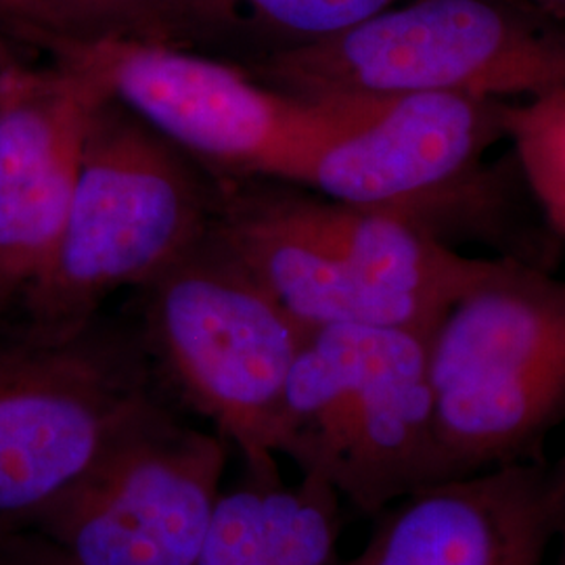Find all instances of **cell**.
Returning <instances> with one entry per match:
<instances>
[{
  "instance_id": "obj_14",
  "label": "cell",
  "mask_w": 565,
  "mask_h": 565,
  "mask_svg": "<svg viewBox=\"0 0 565 565\" xmlns=\"http://www.w3.org/2000/svg\"><path fill=\"white\" fill-rule=\"evenodd\" d=\"M505 139L546 223L565 237V86L507 103Z\"/></svg>"
},
{
  "instance_id": "obj_19",
  "label": "cell",
  "mask_w": 565,
  "mask_h": 565,
  "mask_svg": "<svg viewBox=\"0 0 565 565\" xmlns=\"http://www.w3.org/2000/svg\"><path fill=\"white\" fill-rule=\"evenodd\" d=\"M4 67H7V65H0V78H2V72H4Z\"/></svg>"
},
{
  "instance_id": "obj_21",
  "label": "cell",
  "mask_w": 565,
  "mask_h": 565,
  "mask_svg": "<svg viewBox=\"0 0 565 565\" xmlns=\"http://www.w3.org/2000/svg\"><path fill=\"white\" fill-rule=\"evenodd\" d=\"M564 23H565V21H564Z\"/></svg>"
},
{
  "instance_id": "obj_20",
  "label": "cell",
  "mask_w": 565,
  "mask_h": 565,
  "mask_svg": "<svg viewBox=\"0 0 565 565\" xmlns=\"http://www.w3.org/2000/svg\"><path fill=\"white\" fill-rule=\"evenodd\" d=\"M0 302H2V298H0Z\"/></svg>"
},
{
  "instance_id": "obj_1",
  "label": "cell",
  "mask_w": 565,
  "mask_h": 565,
  "mask_svg": "<svg viewBox=\"0 0 565 565\" xmlns=\"http://www.w3.org/2000/svg\"><path fill=\"white\" fill-rule=\"evenodd\" d=\"M243 67L302 99H532L565 86V25L525 0H403L331 39Z\"/></svg>"
},
{
  "instance_id": "obj_17",
  "label": "cell",
  "mask_w": 565,
  "mask_h": 565,
  "mask_svg": "<svg viewBox=\"0 0 565 565\" xmlns=\"http://www.w3.org/2000/svg\"><path fill=\"white\" fill-rule=\"evenodd\" d=\"M553 499H555V541L559 545L557 565H565V455L562 463L551 469Z\"/></svg>"
},
{
  "instance_id": "obj_9",
  "label": "cell",
  "mask_w": 565,
  "mask_h": 565,
  "mask_svg": "<svg viewBox=\"0 0 565 565\" xmlns=\"http://www.w3.org/2000/svg\"><path fill=\"white\" fill-rule=\"evenodd\" d=\"M333 102H340L338 124L298 184L333 202L422 223L465 191L486 151L505 139L509 102L463 95Z\"/></svg>"
},
{
  "instance_id": "obj_15",
  "label": "cell",
  "mask_w": 565,
  "mask_h": 565,
  "mask_svg": "<svg viewBox=\"0 0 565 565\" xmlns=\"http://www.w3.org/2000/svg\"><path fill=\"white\" fill-rule=\"evenodd\" d=\"M223 23L226 39L252 23L277 39L273 51L331 39L403 0H207ZM270 51V53H273Z\"/></svg>"
},
{
  "instance_id": "obj_6",
  "label": "cell",
  "mask_w": 565,
  "mask_h": 565,
  "mask_svg": "<svg viewBox=\"0 0 565 565\" xmlns=\"http://www.w3.org/2000/svg\"><path fill=\"white\" fill-rule=\"evenodd\" d=\"M446 478L511 463L565 413V281L501 260L427 335Z\"/></svg>"
},
{
  "instance_id": "obj_4",
  "label": "cell",
  "mask_w": 565,
  "mask_h": 565,
  "mask_svg": "<svg viewBox=\"0 0 565 565\" xmlns=\"http://www.w3.org/2000/svg\"><path fill=\"white\" fill-rule=\"evenodd\" d=\"M163 406L141 333L99 315L0 343V532L32 530Z\"/></svg>"
},
{
  "instance_id": "obj_2",
  "label": "cell",
  "mask_w": 565,
  "mask_h": 565,
  "mask_svg": "<svg viewBox=\"0 0 565 565\" xmlns=\"http://www.w3.org/2000/svg\"><path fill=\"white\" fill-rule=\"evenodd\" d=\"M221 202V182L109 97L90 124L55 254L23 291L32 324L84 323L118 289L158 279L212 235Z\"/></svg>"
},
{
  "instance_id": "obj_18",
  "label": "cell",
  "mask_w": 565,
  "mask_h": 565,
  "mask_svg": "<svg viewBox=\"0 0 565 565\" xmlns=\"http://www.w3.org/2000/svg\"><path fill=\"white\" fill-rule=\"evenodd\" d=\"M18 565H42L32 557V555H28L25 551H21L20 559H18Z\"/></svg>"
},
{
  "instance_id": "obj_16",
  "label": "cell",
  "mask_w": 565,
  "mask_h": 565,
  "mask_svg": "<svg viewBox=\"0 0 565 565\" xmlns=\"http://www.w3.org/2000/svg\"><path fill=\"white\" fill-rule=\"evenodd\" d=\"M0 30L18 41L42 46L51 53L60 49V42L36 0H0Z\"/></svg>"
},
{
  "instance_id": "obj_13",
  "label": "cell",
  "mask_w": 565,
  "mask_h": 565,
  "mask_svg": "<svg viewBox=\"0 0 565 565\" xmlns=\"http://www.w3.org/2000/svg\"><path fill=\"white\" fill-rule=\"evenodd\" d=\"M61 51L67 44L142 42L189 49L226 41L207 0H36ZM55 51V53H57Z\"/></svg>"
},
{
  "instance_id": "obj_10",
  "label": "cell",
  "mask_w": 565,
  "mask_h": 565,
  "mask_svg": "<svg viewBox=\"0 0 565 565\" xmlns=\"http://www.w3.org/2000/svg\"><path fill=\"white\" fill-rule=\"evenodd\" d=\"M111 97L72 51L46 70L0 78V298L25 291L51 263L81 174L93 118Z\"/></svg>"
},
{
  "instance_id": "obj_7",
  "label": "cell",
  "mask_w": 565,
  "mask_h": 565,
  "mask_svg": "<svg viewBox=\"0 0 565 565\" xmlns=\"http://www.w3.org/2000/svg\"><path fill=\"white\" fill-rule=\"evenodd\" d=\"M61 51L86 61L163 139L224 174L298 184L340 118L338 102L285 95L243 65L189 49L97 42Z\"/></svg>"
},
{
  "instance_id": "obj_11",
  "label": "cell",
  "mask_w": 565,
  "mask_h": 565,
  "mask_svg": "<svg viewBox=\"0 0 565 565\" xmlns=\"http://www.w3.org/2000/svg\"><path fill=\"white\" fill-rule=\"evenodd\" d=\"M553 541L551 469L511 461L406 494L342 565H543Z\"/></svg>"
},
{
  "instance_id": "obj_5",
  "label": "cell",
  "mask_w": 565,
  "mask_h": 565,
  "mask_svg": "<svg viewBox=\"0 0 565 565\" xmlns=\"http://www.w3.org/2000/svg\"><path fill=\"white\" fill-rule=\"evenodd\" d=\"M142 291L158 375L242 455L247 476H279L285 392L308 329L214 235Z\"/></svg>"
},
{
  "instance_id": "obj_8",
  "label": "cell",
  "mask_w": 565,
  "mask_h": 565,
  "mask_svg": "<svg viewBox=\"0 0 565 565\" xmlns=\"http://www.w3.org/2000/svg\"><path fill=\"white\" fill-rule=\"evenodd\" d=\"M231 446L166 404L126 436L21 548L42 565H195Z\"/></svg>"
},
{
  "instance_id": "obj_3",
  "label": "cell",
  "mask_w": 565,
  "mask_h": 565,
  "mask_svg": "<svg viewBox=\"0 0 565 565\" xmlns=\"http://www.w3.org/2000/svg\"><path fill=\"white\" fill-rule=\"evenodd\" d=\"M277 455L366 515L446 480L427 335L385 327L308 331L287 382Z\"/></svg>"
},
{
  "instance_id": "obj_12",
  "label": "cell",
  "mask_w": 565,
  "mask_h": 565,
  "mask_svg": "<svg viewBox=\"0 0 565 565\" xmlns=\"http://www.w3.org/2000/svg\"><path fill=\"white\" fill-rule=\"evenodd\" d=\"M340 515L342 499L317 478L249 476L221 492L195 565H342Z\"/></svg>"
}]
</instances>
